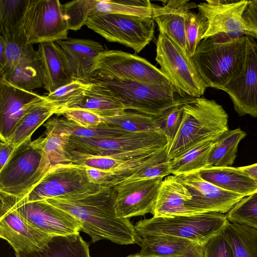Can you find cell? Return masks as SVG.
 <instances>
[{
    "label": "cell",
    "mask_w": 257,
    "mask_h": 257,
    "mask_svg": "<svg viewBox=\"0 0 257 257\" xmlns=\"http://www.w3.org/2000/svg\"><path fill=\"white\" fill-rule=\"evenodd\" d=\"M113 187L97 185L87 191L45 201L74 216L81 224L80 231L93 242L108 240L119 245L138 243L140 239L130 219L116 217Z\"/></svg>",
    "instance_id": "cell-1"
},
{
    "label": "cell",
    "mask_w": 257,
    "mask_h": 257,
    "mask_svg": "<svg viewBox=\"0 0 257 257\" xmlns=\"http://www.w3.org/2000/svg\"><path fill=\"white\" fill-rule=\"evenodd\" d=\"M249 37L231 39L219 34L202 40L191 58L206 86L223 90L242 71Z\"/></svg>",
    "instance_id": "cell-2"
},
{
    "label": "cell",
    "mask_w": 257,
    "mask_h": 257,
    "mask_svg": "<svg viewBox=\"0 0 257 257\" xmlns=\"http://www.w3.org/2000/svg\"><path fill=\"white\" fill-rule=\"evenodd\" d=\"M180 126L167 147L169 160H173L196 146L215 141L228 128V115L214 100L195 98L183 105Z\"/></svg>",
    "instance_id": "cell-3"
},
{
    "label": "cell",
    "mask_w": 257,
    "mask_h": 257,
    "mask_svg": "<svg viewBox=\"0 0 257 257\" xmlns=\"http://www.w3.org/2000/svg\"><path fill=\"white\" fill-rule=\"evenodd\" d=\"M104 87L124 107L155 117H160L170 108L193 101L174 86L149 85L137 81L92 74L89 83Z\"/></svg>",
    "instance_id": "cell-4"
},
{
    "label": "cell",
    "mask_w": 257,
    "mask_h": 257,
    "mask_svg": "<svg viewBox=\"0 0 257 257\" xmlns=\"http://www.w3.org/2000/svg\"><path fill=\"white\" fill-rule=\"evenodd\" d=\"M229 222L226 214L215 212L142 219L135 225L139 236L169 235L205 243L222 232Z\"/></svg>",
    "instance_id": "cell-5"
},
{
    "label": "cell",
    "mask_w": 257,
    "mask_h": 257,
    "mask_svg": "<svg viewBox=\"0 0 257 257\" xmlns=\"http://www.w3.org/2000/svg\"><path fill=\"white\" fill-rule=\"evenodd\" d=\"M69 145L72 150L84 153L127 160L157 152L167 148L168 142L161 130L98 139L72 136Z\"/></svg>",
    "instance_id": "cell-6"
},
{
    "label": "cell",
    "mask_w": 257,
    "mask_h": 257,
    "mask_svg": "<svg viewBox=\"0 0 257 257\" xmlns=\"http://www.w3.org/2000/svg\"><path fill=\"white\" fill-rule=\"evenodd\" d=\"M154 22L152 17L104 14L90 16L85 25L107 41L123 45L138 54L153 40Z\"/></svg>",
    "instance_id": "cell-7"
},
{
    "label": "cell",
    "mask_w": 257,
    "mask_h": 257,
    "mask_svg": "<svg viewBox=\"0 0 257 257\" xmlns=\"http://www.w3.org/2000/svg\"><path fill=\"white\" fill-rule=\"evenodd\" d=\"M155 60L161 71L178 90L193 98L204 94L207 87L192 58L163 33H159L156 42Z\"/></svg>",
    "instance_id": "cell-8"
},
{
    "label": "cell",
    "mask_w": 257,
    "mask_h": 257,
    "mask_svg": "<svg viewBox=\"0 0 257 257\" xmlns=\"http://www.w3.org/2000/svg\"><path fill=\"white\" fill-rule=\"evenodd\" d=\"M92 74L149 85L174 86L160 69L147 60L120 50L100 53L94 61Z\"/></svg>",
    "instance_id": "cell-9"
},
{
    "label": "cell",
    "mask_w": 257,
    "mask_h": 257,
    "mask_svg": "<svg viewBox=\"0 0 257 257\" xmlns=\"http://www.w3.org/2000/svg\"><path fill=\"white\" fill-rule=\"evenodd\" d=\"M21 27L27 44L68 38V23L58 0H28Z\"/></svg>",
    "instance_id": "cell-10"
},
{
    "label": "cell",
    "mask_w": 257,
    "mask_h": 257,
    "mask_svg": "<svg viewBox=\"0 0 257 257\" xmlns=\"http://www.w3.org/2000/svg\"><path fill=\"white\" fill-rule=\"evenodd\" d=\"M43 153V137L28 141L13 153L0 171V192L19 199L33 187Z\"/></svg>",
    "instance_id": "cell-11"
},
{
    "label": "cell",
    "mask_w": 257,
    "mask_h": 257,
    "mask_svg": "<svg viewBox=\"0 0 257 257\" xmlns=\"http://www.w3.org/2000/svg\"><path fill=\"white\" fill-rule=\"evenodd\" d=\"M98 185L91 183L86 168L73 164H57L53 166L45 175L23 197L15 203L46 200L93 188Z\"/></svg>",
    "instance_id": "cell-12"
},
{
    "label": "cell",
    "mask_w": 257,
    "mask_h": 257,
    "mask_svg": "<svg viewBox=\"0 0 257 257\" xmlns=\"http://www.w3.org/2000/svg\"><path fill=\"white\" fill-rule=\"evenodd\" d=\"M1 193L0 237L15 253H30L46 247L53 235L39 230L15 208L12 196Z\"/></svg>",
    "instance_id": "cell-13"
},
{
    "label": "cell",
    "mask_w": 257,
    "mask_h": 257,
    "mask_svg": "<svg viewBox=\"0 0 257 257\" xmlns=\"http://www.w3.org/2000/svg\"><path fill=\"white\" fill-rule=\"evenodd\" d=\"M247 0H207L197 5L199 13L208 22L202 39L219 34L231 39L246 36L254 38L243 18Z\"/></svg>",
    "instance_id": "cell-14"
},
{
    "label": "cell",
    "mask_w": 257,
    "mask_h": 257,
    "mask_svg": "<svg viewBox=\"0 0 257 257\" xmlns=\"http://www.w3.org/2000/svg\"><path fill=\"white\" fill-rule=\"evenodd\" d=\"M176 176L192 195V199L186 203V206L195 213H228L245 197L223 190L206 181L199 172Z\"/></svg>",
    "instance_id": "cell-15"
},
{
    "label": "cell",
    "mask_w": 257,
    "mask_h": 257,
    "mask_svg": "<svg viewBox=\"0 0 257 257\" xmlns=\"http://www.w3.org/2000/svg\"><path fill=\"white\" fill-rule=\"evenodd\" d=\"M12 197L17 211L39 230L53 236L79 233L81 224L70 213L45 200L15 203Z\"/></svg>",
    "instance_id": "cell-16"
},
{
    "label": "cell",
    "mask_w": 257,
    "mask_h": 257,
    "mask_svg": "<svg viewBox=\"0 0 257 257\" xmlns=\"http://www.w3.org/2000/svg\"><path fill=\"white\" fill-rule=\"evenodd\" d=\"M45 96L27 90L0 78V139L6 142L22 118L46 100Z\"/></svg>",
    "instance_id": "cell-17"
},
{
    "label": "cell",
    "mask_w": 257,
    "mask_h": 257,
    "mask_svg": "<svg viewBox=\"0 0 257 257\" xmlns=\"http://www.w3.org/2000/svg\"><path fill=\"white\" fill-rule=\"evenodd\" d=\"M163 178L121 183L113 187L116 192V217L130 219L152 213Z\"/></svg>",
    "instance_id": "cell-18"
},
{
    "label": "cell",
    "mask_w": 257,
    "mask_h": 257,
    "mask_svg": "<svg viewBox=\"0 0 257 257\" xmlns=\"http://www.w3.org/2000/svg\"><path fill=\"white\" fill-rule=\"evenodd\" d=\"M240 116L257 117V43L249 37L247 57L243 70L223 88Z\"/></svg>",
    "instance_id": "cell-19"
},
{
    "label": "cell",
    "mask_w": 257,
    "mask_h": 257,
    "mask_svg": "<svg viewBox=\"0 0 257 257\" xmlns=\"http://www.w3.org/2000/svg\"><path fill=\"white\" fill-rule=\"evenodd\" d=\"M196 8L197 5L189 0H169L163 6L153 4L152 18L158 25L160 33L166 34L187 54L186 20L188 13Z\"/></svg>",
    "instance_id": "cell-20"
},
{
    "label": "cell",
    "mask_w": 257,
    "mask_h": 257,
    "mask_svg": "<svg viewBox=\"0 0 257 257\" xmlns=\"http://www.w3.org/2000/svg\"><path fill=\"white\" fill-rule=\"evenodd\" d=\"M37 53L43 74V87L48 93L76 79L56 42L39 43Z\"/></svg>",
    "instance_id": "cell-21"
},
{
    "label": "cell",
    "mask_w": 257,
    "mask_h": 257,
    "mask_svg": "<svg viewBox=\"0 0 257 257\" xmlns=\"http://www.w3.org/2000/svg\"><path fill=\"white\" fill-rule=\"evenodd\" d=\"M64 55L76 79L89 83L95 59L105 50L95 41L67 38L56 41Z\"/></svg>",
    "instance_id": "cell-22"
},
{
    "label": "cell",
    "mask_w": 257,
    "mask_h": 257,
    "mask_svg": "<svg viewBox=\"0 0 257 257\" xmlns=\"http://www.w3.org/2000/svg\"><path fill=\"white\" fill-rule=\"evenodd\" d=\"M43 153L40 166L34 180L35 185L54 166L70 163L66 155V147L71 133L61 118H53L44 124Z\"/></svg>",
    "instance_id": "cell-23"
},
{
    "label": "cell",
    "mask_w": 257,
    "mask_h": 257,
    "mask_svg": "<svg viewBox=\"0 0 257 257\" xmlns=\"http://www.w3.org/2000/svg\"><path fill=\"white\" fill-rule=\"evenodd\" d=\"M188 189L176 176L170 175L163 178L152 213L154 217L189 215L195 213L186 206L192 199Z\"/></svg>",
    "instance_id": "cell-24"
},
{
    "label": "cell",
    "mask_w": 257,
    "mask_h": 257,
    "mask_svg": "<svg viewBox=\"0 0 257 257\" xmlns=\"http://www.w3.org/2000/svg\"><path fill=\"white\" fill-rule=\"evenodd\" d=\"M199 173L206 181L232 193L247 196L257 190V183L239 167H208Z\"/></svg>",
    "instance_id": "cell-25"
},
{
    "label": "cell",
    "mask_w": 257,
    "mask_h": 257,
    "mask_svg": "<svg viewBox=\"0 0 257 257\" xmlns=\"http://www.w3.org/2000/svg\"><path fill=\"white\" fill-rule=\"evenodd\" d=\"M61 111V108L59 105L46 99L22 118L6 142L15 151L21 145L31 140L32 135L46 120L54 114L58 115Z\"/></svg>",
    "instance_id": "cell-26"
},
{
    "label": "cell",
    "mask_w": 257,
    "mask_h": 257,
    "mask_svg": "<svg viewBox=\"0 0 257 257\" xmlns=\"http://www.w3.org/2000/svg\"><path fill=\"white\" fill-rule=\"evenodd\" d=\"M16 257H90L89 244L79 233L53 236L43 249L15 253Z\"/></svg>",
    "instance_id": "cell-27"
},
{
    "label": "cell",
    "mask_w": 257,
    "mask_h": 257,
    "mask_svg": "<svg viewBox=\"0 0 257 257\" xmlns=\"http://www.w3.org/2000/svg\"><path fill=\"white\" fill-rule=\"evenodd\" d=\"M90 83V86L82 98L67 109H84L103 117L114 116L125 110L123 105L104 87L97 84Z\"/></svg>",
    "instance_id": "cell-28"
},
{
    "label": "cell",
    "mask_w": 257,
    "mask_h": 257,
    "mask_svg": "<svg viewBox=\"0 0 257 257\" xmlns=\"http://www.w3.org/2000/svg\"><path fill=\"white\" fill-rule=\"evenodd\" d=\"M138 244L142 257H169L184 253L196 243L188 239L169 235L140 236Z\"/></svg>",
    "instance_id": "cell-29"
},
{
    "label": "cell",
    "mask_w": 257,
    "mask_h": 257,
    "mask_svg": "<svg viewBox=\"0 0 257 257\" xmlns=\"http://www.w3.org/2000/svg\"><path fill=\"white\" fill-rule=\"evenodd\" d=\"M156 153L125 160L113 157L92 155L66 149L67 157L70 163L85 168L102 170L135 169L149 159Z\"/></svg>",
    "instance_id": "cell-30"
},
{
    "label": "cell",
    "mask_w": 257,
    "mask_h": 257,
    "mask_svg": "<svg viewBox=\"0 0 257 257\" xmlns=\"http://www.w3.org/2000/svg\"><path fill=\"white\" fill-rule=\"evenodd\" d=\"M0 78L27 90L43 87V74L37 51L21 60L11 72Z\"/></svg>",
    "instance_id": "cell-31"
},
{
    "label": "cell",
    "mask_w": 257,
    "mask_h": 257,
    "mask_svg": "<svg viewBox=\"0 0 257 257\" xmlns=\"http://www.w3.org/2000/svg\"><path fill=\"white\" fill-rule=\"evenodd\" d=\"M103 123L126 133L153 132L162 130L160 117L136 111L124 110L112 116L103 117Z\"/></svg>",
    "instance_id": "cell-32"
},
{
    "label": "cell",
    "mask_w": 257,
    "mask_h": 257,
    "mask_svg": "<svg viewBox=\"0 0 257 257\" xmlns=\"http://www.w3.org/2000/svg\"><path fill=\"white\" fill-rule=\"evenodd\" d=\"M246 135V133L239 127L224 132L212 147L208 159V167L231 166L237 156L239 143Z\"/></svg>",
    "instance_id": "cell-33"
},
{
    "label": "cell",
    "mask_w": 257,
    "mask_h": 257,
    "mask_svg": "<svg viewBox=\"0 0 257 257\" xmlns=\"http://www.w3.org/2000/svg\"><path fill=\"white\" fill-rule=\"evenodd\" d=\"M223 234L235 257H257V229L229 221Z\"/></svg>",
    "instance_id": "cell-34"
},
{
    "label": "cell",
    "mask_w": 257,
    "mask_h": 257,
    "mask_svg": "<svg viewBox=\"0 0 257 257\" xmlns=\"http://www.w3.org/2000/svg\"><path fill=\"white\" fill-rule=\"evenodd\" d=\"M215 141L202 143L170 160L172 175L179 176L199 172L208 167L210 153Z\"/></svg>",
    "instance_id": "cell-35"
},
{
    "label": "cell",
    "mask_w": 257,
    "mask_h": 257,
    "mask_svg": "<svg viewBox=\"0 0 257 257\" xmlns=\"http://www.w3.org/2000/svg\"><path fill=\"white\" fill-rule=\"evenodd\" d=\"M166 149L164 148L155 154L119 184L157 177L164 178L172 175L170 160L168 159Z\"/></svg>",
    "instance_id": "cell-36"
},
{
    "label": "cell",
    "mask_w": 257,
    "mask_h": 257,
    "mask_svg": "<svg viewBox=\"0 0 257 257\" xmlns=\"http://www.w3.org/2000/svg\"><path fill=\"white\" fill-rule=\"evenodd\" d=\"M28 0H0V35L5 36L21 26Z\"/></svg>",
    "instance_id": "cell-37"
},
{
    "label": "cell",
    "mask_w": 257,
    "mask_h": 257,
    "mask_svg": "<svg viewBox=\"0 0 257 257\" xmlns=\"http://www.w3.org/2000/svg\"><path fill=\"white\" fill-rule=\"evenodd\" d=\"M90 86V83L75 79L55 91L48 93L45 96L47 100L61 108L59 115L63 110L81 100Z\"/></svg>",
    "instance_id": "cell-38"
},
{
    "label": "cell",
    "mask_w": 257,
    "mask_h": 257,
    "mask_svg": "<svg viewBox=\"0 0 257 257\" xmlns=\"http://www.w3.org/2000/svg\"><path fill=\"white\" fill-rule=\"evenodd\" d=\"M226 216L230 222L257 229V190L241 199Z\"/></svg>",
    "instance_id": "cell-39"
},
{
    "label": "cell",
    "mask_w": 257,
    "mask_h": 257,
    "mask_svg": "<svg viewBox=\"0 0 257 257\" xmlns=\"http://www.w3.org/2000/svg\"><path fill=\"white\" fill-rule=\"evenodd\" d=\"M208 26L206 19L201 14L191 11L188 13L185 23V38L187 52L190 57L194 55Z\"/></svg>",
    "instance_id": "cell-40"
},
{
    "label": "cell",
    "mask_w": 257,
    "mask_h": 257,
    "mask_svg": "<svg viewBox=\"0 0 257 257\" xmlns=\"http://www.w3.org/2000/svg\"><path fill=\"white\" fill-rule=\"evenodd\" d=\"M62 122L72 136L84 139H98L111 137L125 134L124 132L108 126L104 123L92 127H84L67 119H61Z\"/></svg>",
    "instance_id": "cell-41"
},
{
    "label": "cell",
    "mask_w": 257,
    "mask_h": 257,
    "mask_svg": "<svg viewBox=\"0 0 257 257\" xmlns=\"http://www.w3.org/2000/svg\"><path fill=\"white\" fill-rule=\"evenodd\" d=\"M59 115H63L66 119L84 127L96 126L103 122V117L82 108L67 109L63 110Z\"/></svg>",
    "instance_id": "cell-42"
},
{
    "label": "cell",
    "mask_w": 257,
    "mask_h": 257,
    "mask_svg": "<svg viewBox=\"0 0 257 257\" xmlns=\"http://www.w3.org/2000/svg\"><path fill=\"white\" fill-rule=\"evenodd\" d=\"M183 112V105H178L170 108L160 117L162 128L167 138L168 144L178 131L182 120Z\"/></svg>",
    "instance_id": "cell-43"
},
{
    "label": "cell",
    "mask_w": 257,
    "mask_h": 257,
    "mask_svg": "<svg viewBox=\"0 0 257 257\" xmlns=\"http://www.w3.org/2000/svg\"><path fill=\"white\" fill-rule=\"evenodd\" d=\"M205 246V257H235L223 231L210 239Z\"/></svg>",
    "instance_id": "cell-44"
},
{
    "label": "cell",
    "mask_w": 257,
    "mask_h": 257,
    "mask_svg": "<svg viewBox=\"0 0 257 257\" xmlns=\"http://www.w3.org/2000/svg\"><path fill=\"white\" fill-rule=\"evenodd\" d=\"M243 18L250 30L257 39V1H249Z\"/></svg>",
    "instance_id": "cell-45"
},
{
    "label": "cell",
    "mask_w": 257,
    "mask_h": 257,
    "mask_svg": "<svg viewBox=\"0 0 257 257\" xmlns=\"http://www.w3.org/2000/svg\"><path fill=\"white\" fill-rule=\"evenodd\" d=\"M14 152V148L6 142L0 143V171L7 165Z\"/></svg>",
    "instance_id": "cell-46"
},
{
    "label": "cell",
    "mask_w": 257,
    "mask_h": 257,
    "mask_svg": "<svg viewBox=\"0 0 257 257\" xmlns=\"http://www.w3.org/2000/svg\"><path fill=\"white\" fill-rule=\"evenodd\" d=\"M205 243H196L184 253L169 257H205Z\"/></svg>",
    "instance_id": "cell-47"
},
{
    "label": "cell",
    "mask_w": 257,
    "mask_h": 257,
    "mask_svg": "<svg viewBox=\"0 0 257 257\" xmlns=\"http://www.w3.org/2000/svg\"><path fill=\"white\" fill-rule=\"evenodd\" d=\"M257 183V163L239 167Z\"/></svg>",
    "instance_id": "cell-48"
},
{
    "label": "cell",
    "mask_w": 257,
    "mask_h": 257,
    "mask_svg": "<svg viewBox=\"0 0 257 257\" xmlns=\"http://www.w3.org/2000/svg\"><path fill=\"white\" fill-rule=\"evenodd\" d=\"M5 42L3 37L0 35V69H2L5 63Z\"/></svg>",
    "instance_id": "cell-49"
},
{
    "label": "cell",
    "mask_w": 257,
    "mask_h": 257,
    "mask_svg": "<svg viewBox=\"0 0 257 257\" xmlns=\"http://www.w3.org/2000/svg\"><path fill=\"white\" fill-rule=\"evenodd\" d=\"M126 257H142V256L140 255L139 253H137L136 254H130Z\"/></svg>",
    "instance_id": "cell-50"
},
{
    "label": "cell",
    "mask_w": 257,
    "mask_h": 257,
    "mask_svg": "<svg viewBox=\"0 0 257 257\" xmlns=\"http://www.w3.org/2000/svg\"><path fill=\"white\" fill-rule=\"evenodd\" d=\"M257 1V0H256Z\"/></svg>",
    "instance_id": "cell-51"
}]
</instances>
